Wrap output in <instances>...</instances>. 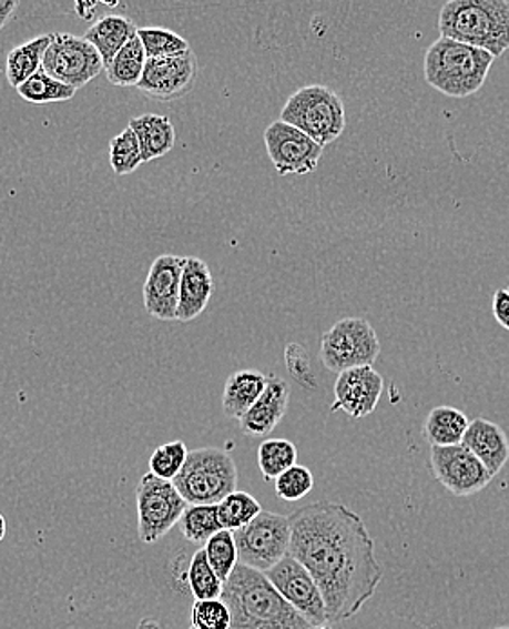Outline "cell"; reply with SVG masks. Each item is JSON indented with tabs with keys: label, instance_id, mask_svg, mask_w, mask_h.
<instances>
[{
	"label": "cell",
	"instance_id": "obj_1",
	"mask_svg": "<svg viewBox=\"0 0 509 629\" xmlns=\"http://www.w3.org/2000/svg\"><path fill=\"white\" fill-rule=\"evenodd\" d=\"M288 556L299 560L322 590L328 622L356 617L376 595L385 570L376 545L356 511L316 500L294 511Z\"/></svg>",
	"mask_w": 509,
	"mask_h": 629
},
{
	"label": "cell",
	"instance_id": "obj_2",
	"mask_svg": "<svg viewBox=\"0 0 509 629\" xmlns=\"http://www.w3.org/2000/svg\"><path fill=\"white\" fill-rule=\"evenodd\" d=\"M222 600L228 606L231 629H308L263 571L237 565L223 585Z\"/></svg>",
	"mask_w": 509,
	"mask_h": 629
},
{
	"label": "cell",
	"instance_id": "obj_3",
	"mask_svg": "<svg viewBox=\"0 0 509 629\" xmlns=\"http://www.w3.org/2000/svg\"><path fill=\"white\" fill-rule=\"evenodd\" d=\"M440 37L488 51L495 59L509 50L508 0H450L440 8Z\"/></svg>",
	"mask_w": 509,
	"mask_h": 629
},
{
	"label": "cell",
	"instance_id": "obj_4",
	"mask_svg": "<svg viewBox=\"0 0 509 629\" xmlns=\"http://www.w3.org/2000/svg\"><path fill=\"white\" fill-rule=\"evenodd\" d=\"M493 62L488 51L440 37L426 50L425 79L446 97L466 99L485 85Z\"/></svg>",
	"mask_w": 509,
	"mask_h": 629
},
{
	"label": "cell",
	"instance_id": "obj_5",
	"mask_svg": "<svg viewBox=\"0 0 509 629\" xmlns=\"http://www.w3.org/2000/svg\"><path fill=\"white\" fill-rule=\"evenodd\" d=\"M174 486L189 506H216L236 491L237 466L222 448H198L189 452Z\"/></svg>",
	"mask_w": 509,
	"mask_h": 629
},
{
	"label": "cell",
	"instance_id": "obj_6",
	"mask_svg": "<svg viewBox=\"0 0 509 629\" xmlns=\"http://www.w3.org/2000/svg\"><path fill=\"white\" fill-rule=\"evenodd\" d=\"M279 120L294 125L325 148L345 131V104L342 97L327 85H303L283 105Z\"/></svg>",
	"mask_w": 509,
	"mask_h": 629
},
{
	"label": "cell",
	"instance_id": "obj_7",
	"mask_svg": "<svg viewBox=\"0 0 509 629\" xmlns=\"http://www.w3.org/2000/svg\"><path fill=\"white\" fill-rule=\"evenodd\" d=\"M240 565L267 574L291 550V519L263 510L253 523L233 531Z\"/></svg>",
	"mask_w": 509,
	"mask_h": 629
},
{
	"label": "cell",
	"instance_id": "obj_8",
	"mask_svg": "<svg viewBox=\"0 0 509 629\" xmlns=\"http://www.w3.org/2000/svg\"><path fill=\"white\" fill-rule=\"evenodd\" d=\"M381 354V343L370 323L363 317H345L323 334L319 359L328 371L371 367Z\"/></svg>",
	"mask_w": 509,
	"mask_h": 629
},
{
	"label": "cell",
	"instance_id": "obj_9",
	"mask_svg": "<svg viewBox=\"0 0 509 629\" xmlns=\"http://www.w3.org/2000/svg\"><path fill=\"white\" fill-rule=\"evenodd\" d=\"M187 506L173 481L160 479L151 471L145 474L136 486L140 540L145 545L159 542L174 525H180Z\"/></svg>",
	"mask_w": 509,
	"mask_h": 629
},
{
	"label": "cell",
	"instance_id": "obj_10",
	"mask_svg": "<svg viewBox=\"0 0 509 629\" xmlns=\"http://www.w3.org/2000/svg\"><path fill=\"white\" fill-rule=\"evenodd\" d=\"M42 70L62 84L79 91L100 73H105V65L99 51L84 37L53 33Z\"/></svg>",
	"mask_w": 509,
	"mask_h": 629
},
{
	"label": "cell",
	"instance_id": "obj_11",
	"mask_svg": "<svg viewBox=\"0 0 509 629\" xmlns=\"http://www.w3.org/2000/svg\"><path fill=\"white\" fill-rule=\"evenodd\" d=\"M265 575L282 594L283 599L287 600L312 628L330 625L322 590L311 571L299 560L287 556Z\"/></svg>",
	"mask_w": 509,
	"mask_h": 629
},
{
	"label": "cell",
	"instance_id": "obj_12",
	"mask_svg": "<svg viewBox=\"0 0 509 629\" xmlns=\"http://www.w3.org/2000/svg\"><path fill=\"white\" fill-rule=\"evenodd\" d=\"M430 466L437 481L455 497H470L485 490L493 477L462 445L431 446Z\"/></svg>",
	"mask_w": 509,
	"mask_h": 629
},
{
	"label": "cell",
	"instance_id": "obj_13",
	"mask_svg": "<svg viewBox=\"0 0 509 629\" xmlns=\"http://www.w3.org/2000/svg\"><path fill=\"white\" fill-rule=\"evenodd\" d=\"M263 139L267 145L268 159L282 176H288V174L302 176V174L316 171L322 160L323 149H325L316 144L303 131L297 130L294 125L285 124L282 120H276L268 125Z\"/></svg>",
	"mask_w": 509,
	"mask_h": 629
},
{
	"label": "cell",
	"instance_id": "obj_14",
	"mask_svg": "<svg viewBox=\"0 0 509 629\" xmlns=\"http://www.w3.org/2000/svg\"><path fill=\"white\" fill-rule=\"evenodd\" d=\"M198 73V59L193 50L182 55L147 59L139 90L160 102H173L193 91Z\"/></svg>",
	"mask_w": 509,
	"mask_h": 629
},
{
	"label": "cell",
	"instance_id": "obj_15",
	"mask_svg": "<svg viewBox=\"0 0 509 629\" xmlns=\"http://www.w3.org/2000/svg\"><path fill=\"white\" fill-rule=\"evenodd\" d=\"M187 258L162 254L149 268L144 283V307L160 322H176L180 305V285Z\"/></svg>",
	"mask_w": 509,
	"mask_h": 629
},
{
	"label": "cell",
	"instance_id": "obj_16",
	"mask_svg": "<svg viewBox=\"0 0 509 629\" xmlns=\"http://www.w3.org/2000/svg\"><path fill=\"white\" fill-rule=\"evenodd\" d=\"M385 390V379L374 367H357L337 374L334 385L336 402L332 412L343 410L354 419L370 416Z\"/></svg>",
	"mask_w": 509,
	"mask_h": 629
},
{
	"label": "cell",
	"instance_id": "obj_17",
	"mask_svg": "<svg viewBox=\"0 0 509 629\" xmlns=\"http://www.w3.org/2000/svg\"><path fill=\"white\" fill-rule=\"evenodd\" d=\"M291 405V387L282 377H268L267 388L254 407L240 419V428L248 437L268 436L282 423Z\"/></svg>",
	"mask_w": 509,
	"mask_h": 629
},
{
	"label": "cell",
	"instance_id": "obj_18",
	"mask_svg": "<svg viewBox=\"0 0 509 629\" xmlns=\"http://www.w3.org/2000/svg\"><path fill=\"white\" fill-rule=\"evenodd\" d=\"M462 446L474 454L490 476L495 477L502 471L509 461V439L506 432L490 419L477 417L468 426Z\"/></svg>",
	"mask_w": 509,
	"mask_h": 629
},
{
	"label": "cell",
	"instance_id": "obj_19",
	"mask_svg": "<svg viewBox=\"0 0 509 629\" xmlns=\"http://www.w3.org/2000/svg\"><path fill=\"white\" fill-rule=\"evenodd\" d=\"M214 280L211 268L203 260L187 258L180 285V305L176 322L189 323L196 319L207 308L213 296Z\"/></svg>",
	"mask_w": 509,
	"mask_h": 629
},
{
	"label": "cell",
	"instance_id": "obj_20",
	"mask_svg": "<svg viewBox=\"0 0 509 629\" xmlns=\"http://www.w3.org/2000/svg\"><path fill=\"white\" fill-rule=\"evenodd\" d=\"M268 377L259 371H237L228 376L223 388L222 407L225 416L242 419L267 388Z\"/></svg>",
	"mask_w": 509,
	"mask_h": 629
},
{
	"label": "cell",
	"instance_id": "obj_21",
	"mask_svg": "<svg viewBox=\"0 0 509 629\" xmlns=\"http://www.w3.org/2000/svg\"><path fill=\"white\" fill-rule=\"evenodd\" d=\"M136 35H139V28L134 26L133 20L122 16H104L85 31L84 39L94 45V50L99 51L100 57L104 60L105 70H108L114 57L119 55L122 48Z\"/></svg>",
	"mask_w": 509,
	"mask_h": 629
},
{
	"label": "cell",
	"instance_id": "obj_22",
	"mask_svg": "<svg viewBox=\"0 0 509 629\" xmlns=\"http://www.w3.org/2000/svg\"><path fill=\"white\" fill-rule=\"evenodd\" d=\"M129 128L139 139L144 164L165 156L176 142L173 122L164 114H140L129 122Z\"/></svg>",
	"mask_w": 509,
	"mask_h": 629
},
{
	"label": "cell",
	"instance_id": "obj_23",
	"mask_svg": "<svg viewBox=\"0 0 509 629\" xmlns=\"http://www.w3.org/2000/svg\"><path fill=\"white\" fill-rule=\"evenodd\" d=\"M53 33L35 37L24 44L17 45L6 57V77L11 88H19L42 70L45 51L50 48Z\"/></svg>",
	"mask_w": 509,
	"mask_h": 629
},
{
	"label": "cell",
	"instance_id": "obj_24",
	"mask_svg": "<svg viewBox=\"0 0 509 629\" xmlns=\"http://www.w3.org/2000/svg\"><path fill=\"white\" fill-rule=\"evenodd\" d=\"M470 423L465 412L442 405L426 416L423 436L431 446L462 445Z\"/></svg>",
	"mask_w": 509,
	"mask_h": 629
},
{
	"label": "cell",
	"instance_id": "obj_25",
	"mask_svg": "<svg viewBox=\"0 0 509 629\" xmlns=\"http://www.w3.org/2000/svg\"><path fill=\"white\" fill-rule=\"evenodd\" d=\"M145 64H147V55H145L144 44L136 35L122 48L119 55L114 57L105 74L111 84L116 88H139Z\"/></svg>",
	"mask_w": 509,
	"mask_h": 629
},
{
	"label": "cell",
	"instance_id": "obj_26",
	"mask_svg": "<svg viewBox=\"0 0 509 629\" xmlns=\"http://www.w3.org/2000/svg\"><path fill=\"white\" fill-rule=\"evenodd\" d=\"M182 536L193 545L205 546L211 537L222 531V523L218 517V505L187 506L180 519Z\"/></svg>",
	"mask_w": 509,
	"mask_h": 629
},
{
	"label": "cell",
	"instance_id": "obj_27",
	"mask_svg": "<svg viewBox=\"0 0 509 629\" xmlns=\"http://www.w3.org/2000/svg\"><path fill=\"white\" fill-rule=\"evenodd\" d=\"M17 93L30 104L42 105L68 102L77 94V90L71 85L62 84L44 70H40L30 80H26L24 84L19 85Z\"/></svg>",
	"mask_w": 509,
	"mask_h": 629
},
{
	"label": "cell",
	"instance_id": "obj_28",
	"mask_svg": "<svg viewBox=\"0 0 509 629\" xmlns=\"http://www.w3.org/2000/svg\"><path fill=\"white\" fill-rule=\"evenodd\" d=\"M297 465V448L288 439H267L257 448V466L265 481L274 479Z\"/></svg>",
	"mask_w": 509,
	"mask_h": 629
},
{
	"label": "cell",
	"instance_id": "obj_29",
	"mask_svg": "<svg viewBox=\"0 0 509 629\" xmlns=\"http://www.w3.org/2000/svg\"><path fill=\"white\" fill-rule=\"evenodd\" d=\"M187 588L196 600L222 599L223 582L213 566L208 565L205 550L194 551L187 566Z\"/></svg>",
	"mask_w": 509,
	"mask_h": 629
},
{
	"label": "cell",
	"instance_id": "obj_30",
	"mask_svg": "<svg viewBox=\"0 0 509 629\" xmlns=\"http://www.w3.org/2000/svg\"><path fill=\"white\" fill-rule=\"evenodd\" d=\"M263 508L256 497L251 496L247 491H233L231 496L225 497L218 505V517L222 523L223 530L236 531L248 523H253Z\"/></svg>",
	"mask_w": 509,
	"mask_h": 629
},
{
	"label": "cell",
	"instance_id": "obj_31",
	"mask_svg": "<svg viewBox=\"0 0 509 629\" xmlns=\"http://www.w3.org/2000/svg\"><path fill=\"white\" fill-rule=\"evenodd\" d=\"M203 550H205V556H207L208 565L213 566V570L216 571L220 580L225 585L228 577L236 570V566L240 565L233 531H218L216 536L208 539L207 545L203 546Z\"/></svg>",
	"mask_w": 509,
	"mask_h": 629
},
{
	"label": "cell",
	"instance_id": "obj_32",
	"mask_svg": "<svg viewBox=\"0 0 509 629\" xmlns=\"http://www.w3.org/2000/svg\"><path fill=\"white\" fill-rule=\"evenodd\" d=\"M110 164L116 176L134 173L144 164L139 139L129 125L110 142Z\"/></svg>",
	"mask_w": 509,
	"mask_h": 629
},
{
	"label": "cell",
	"instance_id": "obj_33",
	"mask_svg": "<svg viewBox=\"0 0 509 629\" xmlns=\"http://www.w3.org/2000/svg\"><path fill=\"white\" fill-rule=\"evenodd\" d=\"M139 39L144 44L147 59L182 55L191 50L187 40L167 28H139Z\"/></svg>",
	"mask_w": 509,
	"mask_h": 629
},
{
	"label": "cell",
	"instance_id": "obj_34",
	"mask_svg": "<svg viewBox=\"0 0 509 629\" xmlns=\"http://www.w3.org/2000/svg\"><path fill=\"white\" fill-rule=\"evenodd\" d=\"M189 448L183 442H171L159 446L149 459V470L153 476L174 481L187 461Z\"/></svg>",
	"mask_w": 509,
	"mask_h": 629
},
{
	"label": "cell",
	"instance_id": "obj_35",
	"mask_svg": "<svg viewBox=\"0 0 509 629\" xmlns=\"http://www.w3.org/2000/svg\"><path fill=\"white\" fill-rule=\"evenodd\" d=\"M193 629H231L233 617L222 599L194 600L191 611Z\"/></svg>",
	"mask_w": 509,
	"mask_h": 629
},
{
	"label": "cell",
	"instance_id": "obj_36",
	"mask_svg": "<svg viewBox=\"0 0 509 629\" xmlns=\"http://www.w3.org/2000/svg\"><path fill=\"white\" fill-rule=\"evenodd\" d=\"M312 488H314V476H312L307 466H292L291 470L285 471L276 479L277 497L288 500V503L307 497Z\"/></svg>",
	"mask_w": 509,
	"mask_h": 629
},
{
	"label": "cell",
	"instance_id": "obj_37",
	"mask_svg": "<svg viewBox=\"0 0 509 629\" xmlns=\"http://www.w3.org/2000/svg\"><path fill=\"white\" fill-rule=\"evenodd\" d=\"M285 359H287V368L292 376L296 377L297 382L303 383L307 387L305 379H308V385L314 387L316 383L311 376V365H308V356L302 345H288L285 351Z\"/></svg>",
	"mask_w": 509,
	"mask_h": 629
},
{
	"label": "cell",
	"instance_id": "obj_38",
	"mask_svg": "<svg viewBox=\"0 0 509 629\" xmlns=\"http://www.w3.org/2000/svg\"><path fill=\"white\" fill-rule=\"evenodd\" d=\"M493 316L499 323L500 327H505L509 331V293L508 288H499L495 291L493 294Z\"/></svg>",
	"mask_w": 509,
	"mask_h": 629
},
{
	"label": "cell",
	"instance_id": "obj_39",
	"mask_svg": "<svg viewBox=\"0 0 509 629\" xmlns=\"http://www.w3.org/2000/svg\"><path fill=\"white\" fill-rule=\"evenodd\" d=\"M17 8H19L17 0H0V31L4 30Z\"/></svg>",
	"mask_w": 509,
	"mask_h": 629
},
{
	"label": "cell",
	"instance_id": "obj_40",
	"mask_svg": "<svg viewBox=\"0 0 509 629\" xmlns=\"http://www.w3.org/2000/svg\"><path fill=\"white\" fill-rule=\"evenodd\" d=\"M139 629H164L162 625H160L159 620L154 619H144L140 622Z\"/></svg>",
	"mask_w": 509,
	"mask_h": 629
},
{
	"label": "cell",
	"instance_id": "obj_41",
	"mask_svg": "<svg viewBox=\"0 0 509 629\" xmlns=\"http://www.w3.org/2000/svg\"><path fill=\"white\" fill-rule=\"evenodd\" d=\"M4 537H6V519L4 516L0 514V542L4 540Z\"/></svg>",
	"mask_w": 509,
	"mask_h": 629
},
{
	"label": "cell",
	"instance_id": "obj_42",
	"mask_svg": "<svg viewBox=\"0 0 509 629\" xmlns=\"http://www.w3.org/2000/svg\"><path fill=\"white\" fill-rule=\"evenodd\" d=\"M308 629H334L330 625L327 626H319V628H308Z\"/></svg>",
	"mask_w": 509,
	"mask_h": 629
},
{
	"label": "cell",
	"instance_id": "obj_43",
	"mask_svg": "<svg viewBox=\"0 0 509 629\" xmlns=\"http://www.w3.org/2000/svg\"><path fill=\"white\" fill-rule=\"evenodd\" d=\"M493 629H509V626H499V628H493Z\"/></svg>",
	"mask_w": 509,
	"mask_h": 629
},
{
	"label": "cell",
	"instance_id": "obj_44",
	"mask_svg": "<svg viewBox=\"0 0 509 629\" xmlns=\"http://www.w3.org/2000/svg\"><path fill=\"white\" fill-rule=\"evenodd\" d=\"M508 293H509V287H508Z\"/></svg>",
	"mask_w": 509,
	"mask_h": 629
},
{
	"label": "cell",
	"instance_id": "obj_45",
	"mask_svg": "<svg viewBox=\"0 0 509 629\" xmlns=\"http://www.w3.org/2000/svg\"><path fill=\"white\" fill-rule=\"evenodd\" d=\"M191 629H193V628H191Z\"/></svg>",
	"mask_w": 509,
	"mask_h": 629
}]
</instances>
